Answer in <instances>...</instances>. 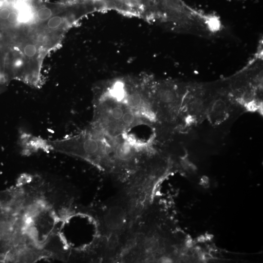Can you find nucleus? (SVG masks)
Returning <instances> with one entry per match:
<instances>
[{
  "mask_svg": "<svg viewBox=\"0 0 263 263\" xmlns=\"http://www.w3.org/2000/svg\"><path fill=\"white\" fill-rule=\"evenodd\" d=\"M101 10H113L127 16L146 19L151 15L156 0H93Z\"/></svg>",
  "mask_w": 263,
  "mask_h": 263,
  "instance_id": "1",
  "label": "nucleus"
},
{
  "mask_svg": "<svg viewBox=\"0 0 263 263\" xmlns=\"http://www.w3.org/2000/svg\"><path fill=\"white\" fill-rule=\"evenodd\" d=\"M54 10L48 6H40L35 11L37 19L41 21H47L54 15Z\"/></svg>",
  "mask_w": 263,
  "mask_h": 263,
  "instance_id": "2",
  "label": "nucleus"
},
{
  "mask_svg": "<svg viewBox=\"0 0 263 263\" xmlns=\"http://www.w3.org/2000/svg\"><path fill=\"white\" fill-rule=\"evenodd\" d=\"M116 209V211L115 210L111 211L107 217L108 225L111 227H119L120 223L122 222V211Z\"/></svg>",
  "mask_w": 263,
  "mask_h": 263,
  "instance_id": "3",
  "label": "nucleus"
},
{
  "mask_svg": "<svg viewBox=\"0 0 263 263\" xmlns=\"http://www.w3.org/2000/svg\"><path fill=\"white\" fill-rule=\"evenodd\" d=\"M63 18L60 15H53L47 21L46 26L49 29H56L59 28L63 23Z\"/></svg>",
  "mask_w": 263,
  "mask_h": 263,
  "instance_id": "4",
  "label": "nucleus"
},
{
  "mask_svg": "<svg viewBox=\"0 0 263 263\" xmlns=\"http://www.w3.org/2000/svg\"><path fill=\"white\" fill-rule=\"evenodd\" d=\"M24 55L28 58H33L37 54V47L36 45L32 43L26 44L23 48Z\"/></svg>",
  "mask_w": 263,
  "mask_h": 263,
  "instance_id": "5",
  "label": "nucleus"
},
{
  "mask_svg": "<svg viewBox=\"0 0 263 263\" xmlns=\"http://www.w3.org/2000/svg\"><path fill=\"white\" fill-rule=\"evenodd\" d=\"M12 8L5 4L0 7V19L7 20Z\"/></svg>",
  "mask_w": 263,
  "mask_h": 263,
  "instance_id": "6",
  "label": "nucleus"
},
{
  "mask_svg": "<svg viewBox=\"0 0 263 263\" xmlns=\"http://www.w3.org/2000/svg\"><path fill=\"white\" fill-rule=\"evenodd\" d=\"M13 6L14 9H12L7 21L11 24H16L19 22V14L16 8Z\"/></svg>",
  "mask_w": 263,
  "mask_h": 263,
  "instance_id": "7",
  "label": "nucleus"
}]
</instances>
